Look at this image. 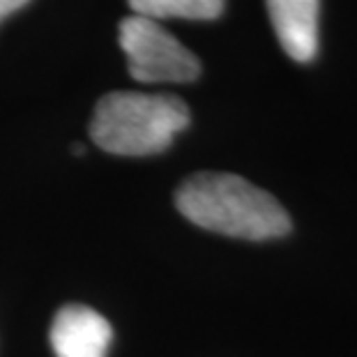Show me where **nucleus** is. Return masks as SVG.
<instances>
[{"label": "nucleus", "mask_w": 357, "mask_h": 357, "mask_svg": "<svg viewBox=\"0 0 357 357\" xmlns=\"http://www.w3.org/2000/svg\"><path fill=\"white\" fill-rule=\"evenodd\" d=\"M176 205L205 231L240 240H275L291 231V217L265 189L233 173L203 171L176 192Z\"/></svg>", "instance_id": "obj_1"}, {"label": "nucleus", "mask_w": 357, "mask_h": 357, "mask_svg": "<svg viewBox=\"0 0 357 357\" xmlns=\"http://www.w3.org/2000/svg\"><path fill=\"white\" fill-rule=\"evenodd\" d=\"M189 109L176 95L109 93L95 106L90 136L102 150L120 157L164 153L189 127Z\"/></svg>", "instance_id": "obj_2"}, {"label": "nucleus", "mask_w": 357, "mask_h": 357, "mask_svg": "<svg viewBox=\"0 0 357 357\" xmlns=\"http://www.w3.org/2000/svg\"><path fill=\"white\" fill-rule=\"evenodd\" d=\"M120 47L129 74L141 83H192L201 74V60L182 47L159 21L132 14L120 21Z\"/></svg>", "instance_id": "obj_3"}, {"label": "nucleus", "mask_w": 357, "mask_h": 357, "mask_svg": "<svg viewBox=\"0 0 357 357\" xmlns=\"http://www.w3.org/2000/svg\"><path fill=\"white\" fill-rule=\"evenodd\" d=\"M113 330L95 309L67 305L53 318L51 348L56 357H106Z\"/></svg>", "instance_id": "obj_4"}, {"label": "nucleus", "mask_w": 357, "mask_h": 357, "mask_svg": "<svg viewBox=\"0 0 357 357\" xmlns=\"http://www.w3.org/2000/svg\"><path fill=\"white\" fill-rule=\"evenodd\" d=\"M268 12L281 49L298 63L314 60L321 0H268Z\"/></svg>", "instance_id": "obj_5"}, {"label": "nucleus", "mask_w": 357, "mask_h": 357, "mask_svg": "<svg viewBox=\"0 0 357 357\" xmlns=\"http://www.w3.org/2000/svg\"><path fill=\"white\" fill-rule=\"evenodd\" d=\"M226 0H129L134 14L153 21L162 19H192L212 21L222 17Z\"/></svg>", "instance_id": "obj_6"}, {"label": "nucleus", "mask_w": 357, "mask_h": 357, "mask_svg": "<svg viewBox=\"0 0 357 357\" xmlns=\"http://www.w3.org/2000/svg\"><path fill=\"white\" fill-rule=\"evenodd\" d=\"M28 3V0H0V21H3L7 14L21 10Z\"/></svg>", "instance_id": "obj_7"}]
</instances>
